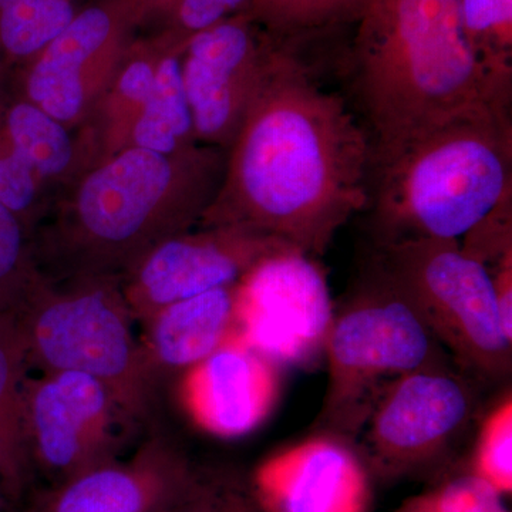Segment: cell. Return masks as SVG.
<instances>
[{
    "label": "cell",
    "instance_id": "d6a6232c",
    "mask_svg": "<svg viewBox=\"0 0 512 512\" xmlns=\"http://www.w3.org/2000/svg\"><path fill=\"white\" fill-rule=\"evenodd\" d=\"M6 72H9V70H6L5 67L0 66V76H2V74Z\"/></svg>",
    "mask_w": 512,
    "mask_h": 512
},
{
    "label": "cell",
    "instance_id": "83f0119b",
    "mask_svg": "<svg viewBox=\"0 0 512 512\" xmlns=\"http://www.w3.org/2000/svg\"><path fill=\"white\" fill-rule=\"evenodd\" d=\"M249 0H143L144 32L191 37L247 8Z\"/></svg>",
    "mask_w": 512,
    "mask_h": 512
},
{
    "label": "cell",
    "instance_id": "9c48e42d",
    "mask_svg": "<svg viewBox=\"0 0 512 512\" xmlns=\"http://www.w3.org/2000/svg\"><path fill=\"white\" fill-rule=\"evenodd\" d=\"M33 474L56 487L123 456L144 429L96 377L32 372L23 400Z\"/></svg>",
    "mask_w": 512,
    "mask_h": 512
},
{
    "label": "cell",
    "instance_id": "ffe728a7",
    "mask_svg": "<svg viewBox=\"0 0 512 512\" xmlns=\"http://www.w3.org/2000/svg\"><path fill=\"white\" fill-rule=\"evenodd\" d=\"M8 76L0 82V120L19 156L56 201L76 181L74 133L16 92L12 84L6 86Z\"/></svg>",
    "mask_w": 512,
    "mask_h": 512
},
{
    "label": "cell",
    "instance_id": "ac0fdd59",
    "mask_svg": "<svg viewBox=\"0 0 512 512\" xmlns=\"http://www.w3.org/2000/svg\"><path fill=\"white\" fill-rule=\"evenodd\" d=\"M235 298L237 285L225 286L164 306L141 323L144 348L161 380L191 370L234 335Z\"/></svg>",
    "mask_w": 512,
    "mask_h": 512
},
{
    "label": "cell",
    "instance_id": "2e32d148",
    "mask_svg": "<svg viewBox=\"0 0 512 512\" xmlns=\"http://www.w3.org/2000/svg\"><path fill=\"white\" fill-rule=\"evenodd\" d=\"M284 367L231 336L190 370L187 402L205 430L237 439L258 429L274 412Z\"/></svg>",
    "mask_w": 512,
    "mask_h": 512
},
{
    "label": "cell",
    "instance_id": "cb8c5ba5",
    "mask_svg": "<svg viewBox=\"0 0 512 512\" xmlns=\"http://www.w3.org/2000/svg\"><path fill=\"white\" fill-rule=\"evenodd\" d=\"M45 281L28 228L0 204V312H18Z\"/></svg>",
    "mask_w": 512,
    "mask_h": 512
},
{
    "label": "cell",
    "instance_id": "d4e9b609",
    "mask_svg": "<svg viewBox=\"0 0 512 512\" xmlns=\"http://www.w3.org/2000/svg\"><path fill=\"white\" fill-rule=\"evenodd\" d=\"M53 202L52 192L19 156L0 120V204L23 222L33 238Z\"/></svg>",
    "mask_w": 512,
    "mask_h": 512
},
{
    "label": "cell",
    "instance_id": "4dcf8cb0",
    "mask_svg": "<svg viewBox=\"0 0 512 512\" xmlns=\"http://www.w3.org/2000/svg\"><path fill=\"white\" fill-rule=\"evenodd\" d=\"M397 512H439L433 503L430 493L420 495V497L412 498L402 505Z\"/></svg>",
    "mask_w": 512,
    "mask_h": 512
},
{
    "label": "cell",
    "instance_id": "d6986e66",
    "mask_svg": "<svg viewBox=\"0 0 512 512\" xmlns=\"http://www.w3.org/2000/svg\"><path fill=\"white\" fill-rule=\"evenodd\" d=\"M30 373L28 348L18 316L0 312V485L18 510L36 490L23 421Z\"/></svg>",
    "mask_w": 512,
    "mask_h": 512
},
{
    "label": "cell",
    "instance_id": "9a60e30c",
    "mask_svg": "<svg viewBox=\"0 0 512 512\" xmlns=\"http://www.w3.org/2000/svg\"><path fill=\"white\" fill-rule=\"evenodd\" d=\"M194 467L173 441L154 434L127 460L33 491L18 512H165Z\"/></svg>",
    "mask_w": 512,
    "mask_h": 512
},
{
    "label": "cell",
    "instance_id": "ba28073f",
    "mask_svg": "<svg viewBox=\"0 0 512 512\" xmlns=\"http://www.w3.org/2000/svg\"><path fill=\"white\" fill-rule=\"evenodd\" d=\"M480 387L451 360L394 380L353 441L372 476H407L443 460L473 429Z\"/></svg>",
    "mask_w": 512,
    "mask_h": 512
},
{
    "label": "cell",
    "instance_id": "e0dca14e",
    "mask_svg": "<svg viewBox=\"0 0 512 512\" xmlns=\"http://www.w3.org/2000/svg\"><path fill=\"white\" fill-rule=\"evenodd\" d=\"M180 39L173 32H141L128 47L106 92L74 133L76 180L130 147L168 47Z\"/></svg>",
    "mask_w": 512,
    "mask_h": 512
},
{
    "label": "cell",
    "instance_id": "f546056e",
    "mask_svg": "<svg viewBox=\"0 0 512 512\" xmlns=\"http://www.w3.org/2000/svg\"><path fill=\"white\" fill-rule=\"evenodd\" d=\"M505 335L512 340V249L488 266Z\"/></svg>",
    "mask_w": 512,
    "mask_h": 512
},
{
    "label": "cell",
    "instance_id": "603a6c76",
    "mask_svg": "<svg viewBox=\"0 0 512 512\" xmlns=\"http://www.w3.org/2000/svg\"><path fill=\"white\" fill-rule=\"evenodd\" d=\"M372 0H249L244 12L286 39H320L352 28Z\"/></svg>",
    "mask_w": 512,
    "mask_h": 512
},
{
    "label": "cell",
    "instance_id": "4fadbf2b",
    "mask_svg": "<svg viewBox=\"0 0 512 512\" xmlns=\"http://www.w3.org/2000/svg\"><path fill=\"white\" fill-rule=\"evenodd\" d=\"M292 249L234 228L194 227L151 248L120 276L138 325L171 303L237 285L269 256Z\"/></svg>",
    "mask_w": 512,
    "mask_h": 512
},
{
    "label": "cell",
    "instance_id": "30bf717a",
    "mask_svg": "<svg viewBox=\"0 0 512 512\" xmlns=\"http://www.w3.org/2000/svg\"><path fill=\"white\" fill-rule=\"evenodd\" d=\"M144 26L143 0H86L60 35L28 63L10 70V84L74 131L106 92Z\"/></svg>",
    "mask_w": 512,
    "mask_h": 512
},
{
    "label": "cell",
    "instance_id": "5b68a950",
    "mask_svg": "<svg viewBox=\"0 0 512 512\" xmlns=\"http://www.w3.org/2000/svg\"><path fill=\"white\" fill-rule=\"evenodd\" d=\"M32 372L99 379L143 427H151L161 379L151 365L120 278L43 282L16 312Z\"/></svg>",
    "mask_w": 512,
    "mask_h": 512
},
{
    "label": "cell",
    "instance_id": "6da1fadb",
    "mask_svg": "<svg viewBox=\"0 0 512 512\" xmlns=\"http://www.w3.org/2000/svg\"><path fill=\"white\" fill-rule=\"evenodd\" d=\"M286 39L227 150L224 177L197 227L241 229L318 259L369 205L373 147L342 94Z\"/></svg>",
    "mask_w": 512,
    "mask_h": 512
},
{
    "label": "cell",
    "instance_id": "277c9868",
    "mask_svg": "<svg viewBox=\"0 0 512 512\" xmlns=\"http://www.w3.org/2000/svg\"><path fill=\"white\" fill-rule=\"evenodd\" d=\"M512 201V121H456L373 165V245L458 241Z\"/></svg>",
    "mask_w": 512,
    "mask_h": 512
},
{
    "label": "cell",
    "instance_id": "484cf974",
    "mask_svg": "<svg viewBox=\"0 0 512 512\" xmlns=\"http://www.w3.org/2000/svg\"><path fill=\"white\" fill-rule=\"evenodd\" d=\"M473 474L501 495L512 491V396L501 397L480 424L473 454Z\"/></svg>",
    "mask_w": 512,
    "mask_h": 512
},
{
    "label": "cell",
    "instance_id": "4316f807",
    "mask_svg": "<svg viewBox=\"0 0 512 512\" xmlns=\"http://www.w3.org/2000/svg\"><path fill=\"white\" fill-rule=\"evenodd\" d=\"M165 512H264L249 484L234 474L194 467L174 503Z\"/></svg>",
    "mask_w": 512,
    "mask_h": 512
},
{
    "label": "cell",
    "instance_id": "1f68e13d",
    "mask_svg": "<svg viewBox=\"0 0 512 512\" xmlns=\"http://www.w3.org/2000/svg\"><path fill=\"white\" fill-rule=\"evenodd\" d=\"M0 512H18V508L9 500L8 495L3 491L0 485Z\"/></svg>",
    "mask_w": 512,
    "mask_h": 512
},
{
    "label": "cell",
    "instance_id": "44dd1931",
    "mask_svg": "<svg viewBox=\"0 0 512 512\" xmlns=\"http://www.w3.org/2000/svg\"><path fill=\"white\" fill-rule=\"evenodd\" d=\"M187 42L188 39L174 42L158 63L150 97L134 128L130 147L175 154L198 146L181 72Z\"/></svg>",
    "mask_w": 512,
    "mask_h": 512
},
{
    "label": "cell",
    "instance_id": "3957f363",
    "mask_svg": "<svg viewBox=\"0 0 512 512\" xmlns=\"http://www.w3.org/2000/svg\"><path fill=\"white\" fill-rule=\"evenodd\" d=\"M227 151L175 154L128 147L87 171L53 202L33 234L50 282L120 278L151 248L197 227L224 177Z\"/></svg>",
    "mask_w": 512,
    "mask_h": 512
},
{
    "label": "cell",
    "instance_id": "52a82bcc",
    "mask_svg": "<svg viewBox=\"0 0 512 512\" xmlns=\"http://www.w3.org/2000/svg\"><path fill=\"white\" fill-rule=\"evenodd\" d=\"M325 357L328 387L313 431L352 443L394 380L451 360L419 315L370 265L355 293L335 308Z\"/></svg>",
    "mask_w": 512,
    "mask_h": 512
},
{
    "label": "cell",
    "instance_id": "8fae6325",
    "mask_svg": "<svg viewBox=\"0 0 512 512\" xmlns=\"http://www.w3.org/2000/svg\"><path fill=\"white\" fill-rule=\"evenodd\" d=\"M335 308L316 259L286 249L237 284L235 338L281 367H311L325 357Z\"/></svg>",
    "mask_w": 512,
    "mask_h": 512
},
{
    "label": "cell",
    "instance_id": "8992f818",
    "mask_svg": "<svg viewBox=\"0 0 512 512\" xmlns=\"http://www.w3.org/2000/svg\"><path fill=\"white\" fill-rule=\"evenodd\" d=\"M367 265L419 315L458 369L483 387L510 379L512 340L501 325L493 278L460 242L373 245Z\"/></svg>",
    "mask_w": 512,
    "mask_h": 512
},
{
    "label": "cell",
    "instance_id": "836d02e7",
    "mask_svg": "<svg viewBox=\"0 0 512 512\" xmlns=\"http://www.w3.org/2000/svg\"><path fill=\"white\" fill-rule=\"evenodd\" d=\"M508 3H512V0H507Z\"/></svg>",
    "mask_w": 512,
    "mask_h": 512
},
{
    "label": "cell",
    "instance_id": "7a4b0ae2",
    "mask_svg": "<svg viewBox=\"0 0 512 512\" xmlns=\"http://www.w3.org/2000/svg\"><path fill=\"white\" fill-rule=\"evenodd\" d=\"M352 28L343 62L373 165L456 121H511L512 93L471 49L460 0H372Z\"/></svg>",
    "mask_w": 512,
    "mask_h": 512
},
{
    "label": "cell",
    "instance_id": "5bb4252c",
    "mask_svg": "<svg viewBox=\"0 0 512 512\" xmlns=\"http://www.w3.org/2000/svg\"><path fill=\"white\" fill-rule=\"evenodd\" d=\"M248 484L264 512H370L373 501L355 444L316 431L265 458Z\"/></svg>",
    "mask_w": 512,
    "mask_h": 512
},
{
    "label": "cell",
    "instance_id": "7402d4cb",
    "mask_svg": "<svg viewBox=\"0 0 512 512\" xmlns=\"http://www.w3.org/2000/svg\"><path fill=\"white\" fill-rule=\"evenodd\" d=\"M83 5L80 0H0V66L15 70L28 63Z\"/></svg>",
    "mask_w": 512,
    "mask_h": 512
},
{
    "label": "cell",
    "instance_id": "7c38bea8",
    "mask_svg": "<svg viewBox=\"0 0 512 512\" xmlns=\"http://www.w3.org/2000/svg\"><path fill=\"white\" fill-rule=\"evenodd\" d=\"M285 43L244 10L188 39L181 72L198 144L228 150Z\"/></svg>",
    "mask_w": 512,
    "mask_h": 512
},
{
    "label": "cell",
    "instance_id": "f1b7e54d",
    "mask_svg": "<svg viewBox=\"0 0 512 512\" xmlns=\"http://www.w3.org/2000/svg\"><path fill=\"white\" fill-rule=\"evenodd\" d=\"M430 495L439 512H507L501 494L473 473L451 478Z\"/></svg>",
    "mask_w": 512,
    "mask_h": 512
}]
</instances>
